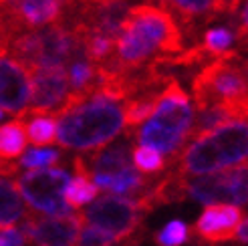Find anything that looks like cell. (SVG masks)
Instances as JSON below:
<instances>
[{
	"label": "cell",
	"mask_w": 248,
	"mask_h": 246,
	"mask_svg": "<svg viewBox=\"0 0 248 246\" xmlns=\"http://www.w3.org/2000/svg\"><path fill=\"white\" fill-rule=\"evenodd\" d=\"M190 238V228L182 220H171L155 234L157 246H182Z\"/></svg>",
	"instance_id": "25"
},
{
	"label": "cell",
	"mask_w": 248,
	"mask_h": 246,
	"mask_svg": "<svg viewBox=\"0 0 248 246\" xmlns=\"http://www.w3.org/2000/svg\"><path fill=\"white\" fill-rule=\"evenodd\" d=\"M31 75L20 61L0 55V109L10 115H29Z\"/></svg>",
	"instance_id": "13"
},
{
	"label": "cell",
	"mask_w": 248,
	"mask_h": 246,
	"mask_svg": "<svg viewBox=\"0 0 248 246\" xmlns=\"http://www.w3.org/2000/svg\"><path fill=\"white\" fill-rule=\"evenodd\" d=\"M69 174L63 168H34L16 174V186L32 210L51 216L71 214L73 208L65 200V188L69 184Z\"/></svg>",
	"instance_id": "7"
},
{
	"label": "cell",
	"mask_w": 248,
	"mask_h": 246,
	"mask_svg": "<svg viewBox=\"0 0 248 246\" xmlns=\"http://www.w3.org/2000/svg\"><path fill=\"white\" fill-rule=\"evenodd\" d=\"M119 246H138V240H133V238H127V240H121Z\"/></svg>",
	"instance_id": "31"
},
{
	"label": "cell",
	"mask_w": 248,
	"mask_h": 246,
	"mask_svg": "<svg viewBox=\"0 0 248 246\" xmlns=\"http://www.w3.org/2000/svg\"><path fill=\"white\" fill-rule=\"evenodd\" d=\"M29 236L22 228H2L0 230V246H27Z\"/></svg>",
	"instance_id": "27"
},
{
	"label": "cell",
	"mask_w": 248,
	"mask_h": 246,
	"mask_svg": "<svg viewBox=\"0 0 248 246\" xmlns=\"http://www.w3.org/2000/svg\"><path fill=\"white\" fill-rule=\"evenodd\" d=\"M75 2H77V0H69V4H71V6H73V4H75Z\"/></svg>",
	"instance_id": "32"
},
{
	"label": "cell",
	"mask_w": 248,
	"mask_h": 246,
	"mask_svg": "<svg viewBox=\"0 0 248 246\" xmlns=\"http://www.w3.org/2000/svg\"><path fill=\"white\" fill-rule=\"evenodd\" d=\"M27 218V206L10 176H0V230Z\"/></svg>",
	"instance_id": "19"
},
{
	"label": "cell",
	"mask_w": 248,
	"mask_h": 246,
	"mask_svg": "<svg viewBox=\"0 0 248 246\" xmlns=\"http://www.w3.org/2000/svg\"><path fill=\"white\" fill-rule=\"evenodd\" d=\"M145 212L147 210L141 206L140 200L109 192L87 206L81 218H83V224L101 228L109 232V234H113L121 242L131 238L140 230Z\"/></svg>",
	"instance_id": "8"
},
{
	"label": "cell",
	"mask_w": 248,
	"mask_h": 246,
	"mask_svg": "<svg viewBox=\"0 0 248 246\" xmlns=\"http://www.w3.org/2000/svg\"><path fill=\"white\" fill-rule=\"evenodd\" d=\"M248 36V0H246V6L240 12V18H238V27H236V39H244Z\"/></svg>",
	"instance_id": "29"
},
{
	"label": "cell",
	"mask_w": 248,
	"mask_h": 246,
	"mask_svg": "<svg viewBox=\"0 0 248 246\" xmlns=\"http://www.w3.org/2000/svg\"><path fill=\"white\" fill-rule=\"evenodd\" d=\"M242 210L234 204H208L200 218L196 220L194 232L204 244L232 242L242 222Z\"/></svg>",
	"instance_id": "14"
},
{
	"label": "cell",
	"mask_w": 248,
	"mask_h": 246,
	"mask_svg": "<svg viewBox=\"0 0 248 246\" xmlns=\"http://www.w3.org/2000/svg\"><path fill=\"white\" fill-rule=\"evenodd\" d=\"M27 138L36 147H46L57 141V117L51 113H36L27 123Z\"/></svg>",
	"instance_id": "21"
},
{
	"label": "cell",
	"mask_w": 248,
	"mask_h": 246,
	"mask_svg": "<svg viewBox=\"0 0 248 246\" xmlns=\"http://www.w3.org/2000/svg\"><path fill=\"white\" fill-rule=\"evenodd\" d=\"M83 51L79 32L67 22L10 34L8 55L24 67H67Z\"/></svg>",
	"instance_id": "5"
},
{
	"label": "cell",
	"mask_w": 248,
	"mask_h": 246,
	"mask_svg": "<svg viewBox=\"0 0 248 246\" xmlns=\"http://www.w3.org/2000/svg\"><path fill=\"white\" fill-rule=\"evenodd\" d=\"M236 39V32H232L228 27H216V29H210L204 32V39L200 43V51L206 57H224L230 53V46Z\"/></svg>",
	"instance_id": "23"
},
{
	"label": "cell",
	"mask_w": 248,
	"mask_h": 246,
	"mask_svg": "<svg viewBox=\"0 0 248 246\" xmlns=\"http://www.w3.org/2000/svg\"><path fill=\"white\" fill-rule=\"evenodd\" d=\"M194 117L196 111L188 93L170 79L159 93L154 113L135 127L133 135L138 143L155 147L173 162L192 138Z\"/></svg>",
	"instance_id": "4"
},
{
	"label": "cell",
	"mask_w": 248,
	"mask_h": 246,
	"mask_svg": "<svg viewBox=\"0 0 248 246\" xmlns=\"http://www.w3.org/2000/svg\"><path fill=\"white\" fill-rule=\"evenodd\" d=\"M67 8H71L69 0H22L15 10L0 18V29L8 34L43 29L46 24L59 22L65 16Z\"/></svg>",
	"instance_id": "12"
},
{
	"label": "cell",
	"mask_w": 248,
	"mask_h": 246,
	"mask_svg": "<svg viewBox=\"0 0 248 246\" xmlns=\"http://www.w3.org/2000/svg\"><path fill=\"white\" fill-rule=\"evenodd\" d=\"M171 164L178 176H206L248 164V113L190 138Z\"/></svg>",
	"instance_id": "3"
},
{
	"label": "cell",
	"mask_w": 248,
	"mask_h": 246,
	"mask_svg": "<svg viewBox=\"0 0 248 246\" xmlns=\"http://www.w3.org/2000/svg\"><path fill=\"white\" fill-rule=\"evenodd\" d=\"M2 113H4V111H2V109H0V119H2V117H4V115H2Z\"/></svg>",
	"instance_id": "33"
},
{
	"label": "cell",
	"mask_w": 248,
	"mask_h": 246,
	"mask_svg": "<svg viewBox=\"0 0 248 246\" xmlns=\"http://www.w3.org/2000/svg\"><path fill=\"white\" fill-rule=\"evenodd\" d=\"M234 240L240 242V244H248V218H242V222L236 230V236H234Z\"/></svg>",
	"instance_id": "30"
},
{
	"label": "cell",
	"mask_w": 248,
	"mask_h": 246,
	"mask_svg": "<svg viewBox=\"0 0 248 246\" xmlns=\"http://www.w3.org/2000/svg\"><path fill=\"white\" fill-rule=\"evenodd\" d=\"M61 159V152L53 150V147H32V150L24 152L18 166L27 168V169H34V168H51L57 166Z\"/></svg>",
	"instance_id": "24"
},
{
	"label": "cell",
	"mask_w": 248,
	"mask_h": 246,
	"mask_svg": "<svg viewBox=\"0 0 248 246\" xmlns=\"http://www.w3.org/2000/svg\"><path fill=\"white\" fill-rule=\"evenodd\" d=\"M55 117L57 143L65 150H99L125 127L123 101L101 89H95L77 103H65Z\"/></svg>",
	"instance_id": "2"
},
{
	"label": "cell",
	"mask_w": 248,
	"mask_h": 246,
	"mask_svg": "<svg viewBox=\"0 0 248 246\" xmlns=\"http://www.w3.org/2000/svg\"><path fill=\"white\" fill-rule=\"evenodd\" d=\"M164 6L182 22L186 29L212 20L216 12V0H164Z\"/></svg>",
	"instance_id": "16"
},
{
	"label": "cell",
	"mask_w": 248,
	"mask_h": 246,
	"mask_svg": "<svg viewBox=\"0 0 248 246\" xmlns=\"http://www.w3.org/2000/svg\"><path fill=\"white\" fill-rule=\"evenodd\" d=\"M131 162H133L135 169H140L145 176L162 174L168 168L166 155L162 152H157L155 147H150V145H141V143H138L131 150Z\"/></svg>",
	"instance_id": "22"
},
{
	"label": "cell",
	"mask_w": 248,
	"mask_h": 246,
	"mask_svg": "<svg viewBox=\"0 0 248 246\" xmlns=\"http://www.w3.org/2000/svg\"><path fill=\"white\" fill-rule=\"evenodd\" d=\"M27 123L15 119L0 125V159L12 162L24 154L27 147Z\"/></svg>",
	"instance_id": "20"
},
{
	"label": "cell",
	"mask_w": 248,
	"mask_h": 246,
	"mask_svg": "<svg viewBox=\"0 0 248 246\" xmlns=\"http://www.w3.org/2000/svg\"><path fill=\"white\" fill-rule=\"evenodd\" d=\"M67 75L71 83V95H75L77 99L91 95L99 85V67L87 59L85 53L75 57L67 65Z\"/></svg>",
	"instance_id": "18"
},
{
	"label": "cell",
	"mask_w": 248,
	"mask_h": 246,
	"mask_svg": "<svg viewBox=\"0 0 248 246\" xmlns=\"http://www.w3.org/2000/svg\"><path fill=\"white\" fill-rule=\"evenodd\" d=\"M119 240L113 234H109V232L91 224H85V228H81L77 246H113Z\"/></svg>",
	"instance_id": "26"
},
{
	"label": "cell",
	"mask_w": 248,
	"mask_h": 246,
	"mask_svg": "<svg viewBox=\"0 0 248 246\" xmlns=\"http://www.w3.org/2000/svg\"><path fill=\"white\" fill-rule=\"evenodd\" d=\"M192 93L196 111L210 105H230L238 113H248V79L236 53L214 59L194 77Z\"/></svg>",
	"instance_id": "6"
},
{
	"label": "cell",
	"mask_w": 248,
	"mask_h": 246,
	"mask_svg": "<svg viewBox=\"0 0 248 246\" xmlns=\"http://www.w3.org/2000/svg\"><path fill=\"white\" fill-rule=\"evenodd\" d=\"M79 159H81L83 168L89 171L93 182L103 190L117 174H121L123 169L133 166L131 150H129V143L125 139L103 145V147H99V150H95L91 155L79 157Z\"/></svg>",
	"instance_id": "15"
},
{
	"label": "cell",
	"mask_w": 248,
	"mask_h": 246,
	"mask_svg": "<svg viewBox=\"0 0 248 246\" xmlns=\"http://www.w3.org/2000/svg\"><path fill=\"white\" fill-rule=\"evenodd\" d=\"M73 169H75V174L69 178V184L65 188V200H67V204L73 208V210H79V208L91 204L95 200V196L99 192V186L93 182V178L89 176V171L83 168L79 157L73 159Z\"/></svg>",
	"instance_id": "17"
},
{
	"label": "cell",
	"mask_w": 248,
	"mask_h": 246,
	"mask_svg": "<svg viewBox=\"0 0 248 246\" xmlns=\"http://www.w3.org/2000/svg\"><path fill=\"white\" fill-rule=\"evenodd\" d=\"M83 228L81 214H27L22 230L36 246H77Z\"/></svg>",
	"instance_id": "11"
},
{
	"label": "cell",
	"mask_w": 248,
	"mask_h": 246,
	"mask_svg": "<svg viewBox=\"0 0 248 246\" xmlns=\"http://www.w3.org/2000/svg\"><path fill=\"white\" fill-rule=\"evenodd\" d=\"M240 6V0H216V12L218 15H232Z\"/></svg>",
	"instance_id": "28"
},
{
	"label": "cell",
	"mask_w": 248,
	"mask_h": 246,
	"mask_svg": "<svg viewBox=\"0 0 248 246\" xmlns=\"http://www.w3.org/2000/svg\"><path fill=\"white\" fill-rule=\"evenodd\" d=\"M71 95V83L65 67L31 69V105L29 113L57 115Z\"/></svg>",
	"instance_id": "10"
},
{
	"label": "cell",
	"mask_w": 248,
	"mask_h": 246,
	"mask_svg": "<svg viewBox=\"0 0 248 246\" xmlns=\"http://www.w3.org/2000/svg\"><path fill=\"white\" fill-rule=\"evenodd\" d=\"M184 51V32L176 16L166 6L138 4L129 8L121 24L113 59L99 67L131 73L164 63Z\"/></svg>",
	"instance_id": "1"
},
{
	"label": "cell",
	"mask_w": 248,
	"mask_h": 246,
	"mask_svg": "<svg viewBox=\"0 0 248 246\" xmlns=\"http://www.w3.org/2000/svg\"><path fill=\"white\" fill-rule=\"evenodd\" d=\"M202 204H248V164L188 180L182 176V200Z\"/></svg>",
	"instance_id": "9"
}]
</instances>
